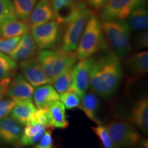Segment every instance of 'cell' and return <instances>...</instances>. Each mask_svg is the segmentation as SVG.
Wrapping results in <instances>:
<instances>
[{"mask_svg":"<svg viewBox=\"0 0 148 148\" xmlns=\"http://www.w3.org/2000/svg\"><path fill=\"white\" fill-rule=\"evenodd\" d=\"M108 0H86L88 7L95 10H99Z\"/></svg>","mask_w":148,"mask_h":148,"instance_id":"d590c367","label":"cell"},{"mask_svg":"<svg viewBox=\"0 0 148 148\" xmlns=\"http://www.w3.org/2000/svg\"><path fill=\"white\" fill-rule=\"evenodd\" d=\"M93 56L90 74V87L94 93L109 99L116 93L123 78L120 58L107 47Z\"/></svg>","mask_w":148,"mask_h":148,"instance_id":"6da1fadb","label":"cell"},{"mask_svg":"<svg viewBox=\"0 0 148 148\" xmlns=\"http://www.w3.org/2000/svg\"><path fill=\"white\" fill-rule=\"evenodd\" d=\"M30 30L28 23L17 18L7 20L0 25V35L4 38H10L28 34Z\"/></svg>","mask_w":148,"mask_h":148,"instance_id":"ffe728a7","label":"cell"},{"mask_svg":"<svg viewBox=\"0 0 148 148\" xmlns=\"http://www.w3.org/2000/svg\"><path fill=\"white\" fill-rule=\"evenodd\" d=\"M19 66L24 78L34 87L53 82V79L46 75L38 60L34 57L21 61Z\"/></svg>","mask_w":148,"mask_h":148,"instance_id":"30bf717a","label":"cell"},{"mask_svg":"<svg viewBox=\"0 0 148 148\" xmlns=\"http://www.w3.org/2000/svg\"><path fill=\"white\" fill-rule=\"evenodd\" d=\"M103 32L113 51L124 58L132 51L130 43L131 29L125 20H112L102 22Z\"/></svg>","mask_w":148,"mask_h":148,"instance_id":"277c9868","label":"cell"},{"mask_svg":"<svg viewBox=\"0 0 148 148\" xmlns=\"http://www.w3.org/2000/svg\"><path fill=\"white\" fill-rule=\"evenodd\" d=\"M36 2L37 0H12L17 18L27 21Z\"/></svg>","mask_w":148,"mask_h":148,"instance_id":"d4e9b609","label":"cell"},{"mask_svg":"<svg viewBox=\"0 0 148 148\" xmlns=\"http://www.w3.org/2000/svg\"><path fill=\"white\" fill-rule=\"evenodd\" d=\"M22 125L10 116L0 119V141L15 144L22 134Z\"/></svg>","mask_w":148,"mask_h":148,"instance_id":"e0dca14e","label":"cell"},{"mask_svg":"<svg viewBox=\"0 0 148 148\" xmlns=\"http://www.w3.org/2000/svg\"><path fill=\"white\" fill-rule=\"evenodd\" d=\"M146 0H108L101 8L102 22L112 20H125L133 10L145 6Z\"/></svg>","mask_w":148,"mask_h":148,"instance_id":"52a82bcc","label":"cell"},{"mask_svg":"<svg viewBox=\"0 0 148 148\" xmlns=\"http://www.w3.org/2000/svg\"><path fill=\"white\" fill-rule=\"evenodd\" d=\"M134 45L137 49H145L148 46V32L147 30H142L136 35Z\"/></svg>","mask_w":148,"mask_h":148,"instance_id":"e575fe53","label":"cell"},{"mask_svg":"<svg viewBox=\"0 0 148 148\" xmlns=\"http://www.w3.org/2000/svg\"><path fill=\"white\" fill-rule=\"evenodd\" d=\"M132 148H148V140L145 138L141 137Z\"/></svg>","mask_w":148,"mask_h":148,"instance_id":"74e56055","label":"cell"},{"mask_svg":"<svg viewBox=\"0 0 148 148\" xmlns=\"http://www.w3.org/2000/svg\"><path fill=\"white\" fill-rule=\"evenodd\" d=\"M11 78L0 79V100L6 95Z\"/></svg>","mask_w":148,"mask_h":148,"instance_id":"8d00e7d4","label":"cell"},{"mask_svg":"<svg viewBox=\"0 0 148 148\" xmlns=\"http://www.w3.org/2000/svg\"><path fill=\"white\" fill-rule=\"evenodd\" d=\"M31 119L45 125L47 128L50 127V126H49V114H48L47 106L37 108L34 114H33L32 117L31 118Z\"/></svg>","mask_w":148,"mask_h":148,"instance_id":"4dcf8cb0","label":"cell"},{"mask_svg":"<svg viewBox=\"0 0 148 148\" xmlns=\"http://www.w3.org/2000/svg\"><path fill=\"white\" fill-rule=\"evenodd\" d=\"M127 84L145 76L148 72V51H142L130 55L125 62Z\"/></svg>","mask_w":148,"mask_h":148,"instance_id":"8fae6325","label":"cell"},{"mask_svg":"<svg viewBox=\"0 0 148 148\" xmlns=\"http://www.w3.org/2000/svg\"><path fill=\"white\" fill-rule=\"evenodd\" d=\"M36 108L32 99L16 101V104L10 112V116L21 125L28 123Z\"/></svg>","mask_w":148,"mask_h":148,"instance_id":"44dd1931","label":"cell"},{"mask_svg":"<svg viewBox=\"0 0 148 148\" xmlns=\"http://www.w3.org/2000/svg\"><path fill=\"white\" fill-rule=\"evenodd\" d=\"M17 69L16 60L5 53L0 52V79L11 78Z\"/></svg>","mask_w":148,"mask_h":148,"instance_id":"484cf974","label":"cell"},{"mask_svg":"<svg viewBox=\"0 0 148 148\" xmlns=\"http://www.w3.org/2000/svg\"><path fill=\"white\" fill-rule=\"evenodd\" d=\"M82 0H51L56 21L66 24L76 16Z\"/></svg>","mask_w":148,"mask_h":148,"instance_id":"7c38bea8","label":"cell"},{"mask_svg":"<svg viewBox=\"0 0 148 148\" xmlns=\"http://www.w3.org/2000/svg\"><path fill=\"white\" fill-rule=\"evenodd\" d=\"M47 106L50 127L64 130L69 126V123L66 119L65 107L63 103L57 100Z\"/></svg>","mask_w":148,"mask_h":148,"instance_id":"d6986e66","label":"cell"},{"mask_svg":"<svg viewBox=\"0 0 148 148\" xmlns=\"http://www.w3.org/2000/svg\"><path fill=\"white\" fill-rule=\"evenodd\" d=\"M51 127H48L45 130V132L41 138L32 145L31 148H53V140L52 138V130Z\"/></svg>","mask_w":148,"mask_h":148,"instance_id":"1f68e13d","label":"cell"},{"mask_svg":"<svg viewBox=\"0 0 148 148\" xmlns=\"http://www.w3.org/2000/svg\"><path fill=\"white\" fill-rule=\"evenodd\" d=\"M104 126L116 148L132 147L142 137L130 122L112 121Z\"/></svg>","mask_w":148,"mask_h":148,"instance_id":"8992f818","label":"cell"},{"mask_svg":"<svg viewBox=\"0 0 148 148\" xmlns=\"http://www.w3.org/2000/svg\"><path fill=\"white\" fill-rule=\"evenodd\" d=\"M37 49L38 47L32 35L26 34L20 38L17 45L9 53V56L14 60H25L33 58L36 55Z\"/></svg>","mask_w":148,"mask_h":148,"instance_id":"ac0fdd59","label":"cell"},{"mask_svg":"<svg viewBox=\"0 0 148 148\" xmlns=\"http://www.w3.org/2000/svg\"><path fill=\"white\" fill-rule=\"evenodd\" d=\"M33 100L37 108L47 106L53 101L59 100L60 95L52 86L45 84L38 86L33 93Z\"/></svg>","mask_w":148,"mask_h":148,"instance_id":"603a6c76","label":"cell"},{"mask_svg":"<svg viewBox=\"0 0 148 148\" xmlns=\"http://www.w3.org/2000/svg\"><path fill=\"white\" fill-rule=\"evenodd\" d=\"M18 18L12 0H0V25L10 19Z\"/></svg>","mask_w":148,"mask_h":148,"instance_id":"f1b7e54d","label":"cell"},{"mask_svg":"<svg viewBox=\"0 0 148 148\" xmlns=\"http://www.w3.org/2000/svg\"><path fill=\"white\" fill-rule=\"evenodd\" d=\"M90 12L88 5L82 0L76 16L66 23L67 26L62 37L61 50L64 52H73L76 50Z\"/></svg>","mask_w":148,"mask_h":148,"instance_id":"5b68a950","label":"cell"},{"mask_svg":"<svg viewBox=\"0 0 148 148\" xmlns=\"http://www.w3.org/2000/svg\"><path fill=\"white\" fill-rule=\"evenodd\" d=\"M15 104L16 101L9 97L1 99L0 100V119L8 116Z\"/></svg>","mask_w":148,"mask_h":148,"instance_id":"836d02e7","label":"cell"},{"mask_svg":"<svg viewBox=\"0 0 148 148\" xmlns=\"http://www.w3.org/2000/svg\"><path fill=\"white\" fill-rule=\"evenodd\" d=\"M92 131L99 138L103 148H116L104 125L99 124L92 127Z\"/></svg>","mask_w":148,"mask_h":148,"instance_id":"f546056e","label":"cell"},{"mask_svg":"<svg viewBox=\"0 0 148 148\" xmlns=\"http://www.w3.org/2000/svg\"><path fill=\"white\" fill-rule=\"evenodd\" d=\"M72 69H70L53 79V87L58 94L69 89L72 82Z\"/></svg>","mask_w":148,"mask_h":148,"instance_id":"4316f807","label":"cell"},{"mask_svg":"<svg viewBox=\"0 0 148 148\" xmlns=\"http://www.w3.org/2000/svg\"><path fill=\"white\" fill-rule=\"evenodd\" d=\"M93 56L79 60L72 69V82L70 89L82 98L90 86V74Z\"/></svg>","mask_w":148,"mask_h":148,"instance_id":"9c48e42d","label":"cell"},{"mask_svg":"<svg viewBox=\"0 0 148 148\" xmlns=\"http://www.w3.org/2000/svg\"><path fill=\"white\" fill-rule=\"evenodd\" d=\"M99 100L97 96L93 92L86 93L81 98V102L78 108L84 112L85 115L96 125L101 124V121L97 116L99 108Z\"/></svg>","mask_w":148,"mask_h":148,"instance_id":"7402d4cb","label":"cell"},{"mask_svg":"<svg viewBox=\"0 0 148 148\" xmlns=\"http://www.w3.org/2000/svg\"><path fill=\"white\" fill-rule=\"evenodd\" d=\"M47 129L45 125L30 119L22 131L21 138L14 144L16 148L32 146L39 140Z\"/></svg>","mask_w":148,"mask_h":148,"instance_id":"2e32d148","label":"cell"},{"mask_svg":"<svg viewBox=\"0 0 148 148\" xmlns=\"http://www.w3.org/2000/svg\"><path fill=\"white\" fill-rule=\"evenodd\" d=\"M54 18V11L51 0H40L35 5L28 18L30 29L52 21Z\"/></svg>","mask_w":148,"mask_h":148,"instance_id":"9a60e30c","label":"cell"},{"mask_svg":"<svg viewBox=\"0 0 148 148\" xmlns=\"http://www.w3.org/2000/svg\"><path fill=\"white\" fill-rule=\"evenodd\" d=\"M107 47L100 18L95 12L90 11L75 50L77 58L79 60L90 58Z\"/></svg>","mask_w":148,"mask_h":148,"instance_id":"7a4b0ae2","label":"cell"},{"mask_svg":"<svg viewBox=\"0 0 148 148\" xmlns=\"http://www.w3.org/2000/svg\"><path fill=\"white\" fill-rule=\"evenodd\" d=\"M34 88L24 78L21 74H18L9 84L6 95L15 101L32 99Z\"/></svg>","mask_w":148,"mask_h":148,"instance_id":"5bb4252c","label":"cell"},{"mask_svg":"<svg viewBox=\"0 0 148 148\" xmlns=\"http://www.w3.org/2000/svg\"><path fill=\"white\" fill-rule=\"evenodd\" d=\"M127 23L131 30H147L148 27V13L145 6L138 7L132 11Z\"/></svg>","mask_w":148,"mask_h":148,"instance_id":"cb8c5ba5","label":"cell"},{"mask_svg":"<svg viewBox=\"0 0 148 148\" xmlns=\"http://www.w3.org/2000/svg\"><path fill=\"white\" fill-rule=\"evenodd\" d=\"M130 123L145 135L148 134V98H139L135 101L130 112Z\"/></svg>","mask_w":148,"mask_h":148,"instance_id":"4fadbf2b","label":"cell"},{"mask_svg":"<svg viewBox=\"0 0 148 148\" xmlns=\"http://www.w3.org/2000/svg\"><path fill=\"white\" fill-rule=\"evenodd\" d=\"M125 148H132V147H125Z\"/></svg>","mask_w":148,"mask_h":148,"instance_id":"f35d334b","label":"cell"},{"mask_svg":"<svg viewBox=\"0 0 148 148\" xmlns=\"http://www.w3.org/2000/svg\"><path fill=\"white\" fill-rule=\"evenodd\" d=\"M32 36L40 50L54 49L60 39V24L51 21L32 28Z\"/></svg>","mask_w":148,"mask_h":148,"instance_id":"ba28073f","label":"cell"},{"mask_svg":"<svg viewBox=\"0 0 148 148\" xmlns=\"http://www.w3.org/2000/svg\"><path fill=\"white\" fill-rule=\"evenodd\" d=\"M59 99L68 110L78 108L81 102V97L70 88L61 93Z\"/></svg>","mask_w":148,"mask_h":148,"instance_id":"83f0119b","label":"cell"},{"mask_svg":"<svg viewBox=\"0 0 148 148\" xmlns=\"http://www.w3.org/2000/svg\"><path fill=\"white\" fill-rule=\"evenodd\" d=\"M37 60L46 75L53 79L73 68L77 58L75 51L64 52L61 49H44L38 53Z\"/></svg>","mask_w":148,"mask_h":148,"instance_id":"3957f363","label":"cell"},{"mask_svg":"<svg viewBox=\"0 0 148 148\" xmlns=\"http://www.w3.org/2000/svg\"><path fill=\"white\" fill-rule=\"evenodd\" d=\"M20 36L10 38H0V52L10 53L19 41Z\"/></svg>","mask_w":148,"mask_h":148,"instance_id":"d6a6232c","label":"cell"}]
</instances>
